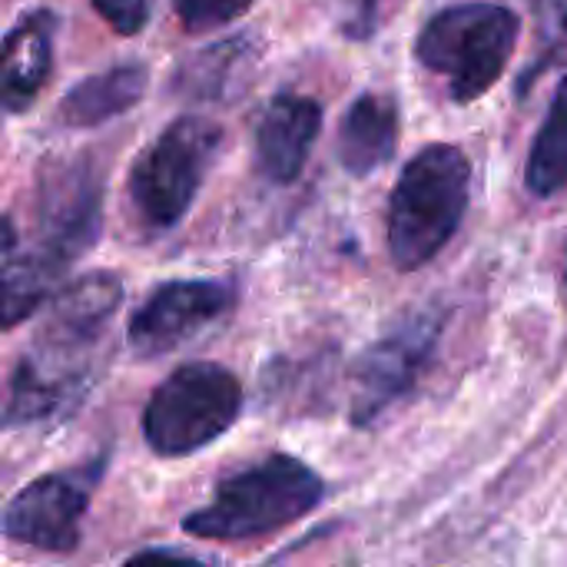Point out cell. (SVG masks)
Instances as JSON below:
<instances>
[{"label": "cell", "instance_id": "obj_24", "mask_svg": "<svg viewBox=\"0 0 567 567\" xmlns=\"http://www.w3.org/2000/svg\"><path fill=\"white\" fill-rule=\"evenodd\" d=\"M13 243H17V233H13L10 219H0V256H3V252H10V249H13Z\"/></svg>", "mask_w": 567, "mask_h": 567}, {"label": "cell", "instance_id": "obj_17", "mask_svg": "<svg viewBox=\"0 0 567 567\" xmlns=\"http://www.w3.org/2000/svg\"><path fill=\"white\" fill-rule=\"evenodd\" d=\"M525 186L542 199L561 193L567 186V76L561 80V86L548 106V116L532 143L528 166H525Z\"/></svg>", "mask_w": 567, "mask_h": 567}, {"label": "cell", "instance_id": "obj_25", "mask_svg": "<svg viewBox=\"0 0 567 567\" xmlns=\"http://www.w3.org/2000/svg\"><path fill=\"white\" fill-rule=\"evenodd\" d=\"M561 282H565V289H567V246H565V256H561Z\"/></svg>", "mask_w": 567, "mask_h": 567}, {"label": "cell", "instance_id": "obj_20", "mask_svg": "<svg viewBox=\"0 0 567 567\" xmlns=\"http://www.w3.org/2000/svg\"><path fill=\"white\" fill-rule=\"evenodd\" d=\"M90 3L123 37L140 33L150 23V10H153V0H90Z\"/></svg>", "mask_w": 567, "mask_h": 567}, {"label": "cell", "instance_id": "obj_16", "mask_svg": "<svg viewBox=\"0 0 567 567\" xmlns=\"http://www.w3.org/2000/svg\"><path fill=\"white\" fill-rule=\"evenodd\" d=\"M63 272L66 262L43 249L0 262V332L27 322L40 306H47Z\"/></svg>", "mask_w": 567, "mask_h": 567}, {"label": "cell", "instance_id": "obj_8", "mask_svg": "<svg viewBox=\"0 0 567 567\" xmlns=\"http://www.w3.org/2000/svg\"><path fill=\"white\" fill-rule=\"evenodd\" d=\"M96 478H100V465L53 472V475L30 482L7 505L3 522H0L3 535L37 551L70 555L80 545L83 518H86Z\"/></svg>", "mask_w": 567, "mask_h": 567}, {"label": "cell", "instance_id": "obj_12", "mask_svg": "<svg viewBox=\"0 0 567 567\" xmlns=\"http://www.w3.org/2000/svg\"><path fill=\"white\" fill-rule=\"evenodd\" d=\"M322 130V106L312 96L279 93L256 123V166L272 183H292L309 163Z\"/></svg>", "mask_w": 567, "mask_h": 567}, {"label": "cell", "instance_id": "obj_14", "mask_svg": "<svg viewBox=\"0 0 567 567\" xmlns=\"http://www.w3.org/2000/svg\"><path fill=\"white\" fill-rule=\"evenodd\" d=\"M399 146V106L392 96L362 93L339 123V163L352 176H372L395 156Z\"/></svg>", "mask_w": 567, "mask_h": 567}, {"label": "cell", "instance_id": "obj_4", "mask_svg": "<svg viewBox=\"0 0 567 567\" xmlns=\"http://www.w3.org/2000/svg\"><path fill=\"white\" fill-rule=\"evenodd\" d=\"M243 412L239 379L216 362H186L143 409V439L159 458L193 455L223 439Z\"/></svg>", "mask_w": 567, "mask_h": 567}, {"label": "cell", "instance_id": "obj_23", "mask_svg": "<svg viewBox=\"0 0 567 567\" xmlns=\"http://www.w3.org/2000/svg\"><path fill=\"white\" fill-rule=\"evenodd\" d=\"M123 567H209L206 561L193 558V555H183V551H169V548H150V551H140L133 558H126Z\"/></svg>", "mask_w": 567, "mask_h": 567}, {"label": "cell", "instance_id": "obj_15", "mask_svg": "<svg viewBox=\"0 0 567 567\" xmlns=\"http://www.w3.org/2000/svg\"><path fill=\"white\" fill-rule=\"evenodd\" d=\"M150 83V70L143 63H120L110 66L103 73L86 76L83 83H76L63 100H60V123L76 126V130H90L100 126L106 120H116L120 113L133 110Z\"/></svg>", "mask_w": 567, "mask_h": 567}, {"label": "cell", "instance_id": "obj_1", "mask_svg": "<svg viewBox=\"0 0 567 567\" xmlns=\"http://www.w3.org/2000/svg\"><path fill=\"white\" fill-rule=\"evenodd\" d=\"M326 498V482L296 455H269L219 482L209 505L183 518V532L206 542H252L276 535Z\"/></svg>", "mask_w": 567, "mask_h": 567}, {"label": "cell", "instance_id": "obj_10", "mask_svg": "<svg viewBox=\"0 0 567 567\" xmlns=\"http://www.w3.org/2000/svg\"><path fill=\"white\" fill-rule=\"evenodd\" d=\"M90 379H93L90 362H80V359L73 362L66 355L33 346L10 375L7 399L0 405V422L7 429L47 422L66 412L70 405H76L83 392L90 389Z\"/></svg>", "mask_w": 567, "mask_h": 567}, {"label": "cell", "instance_id": "obj_3", "mask_svg": "<svg viewBox=\"0 0 567 567\" xmlns=\"http://www.w3.org/2000/svg\"><path fill=\"white\" fill-rule=\"evenodd\" d=\"M518 17L502 3H455L429 17L419 30L415 56L449 80L455 103L482 100L512 63Z\"/></svg>", "mask_w": 567, "mask_h": 567}, {"label": "cell", "instance_id": "obj_2", "mask_svg": "<svg viewBox=\"0 0 567 567\" xmlns=\"http://www.w3.org/2000/svg\"><path fill=\"white\" fill-rule=\"evenodd\" d=\"M472 193V163L452 143H432L402 169L389 199V256L395 269L429 266L458 233Z\"/></svg>", "mask_w": 567, "mask_h": 567}, {"label": "cell", "instance_id": "obj_21", "mask_svg": "<svg viewBox=\"0 0 567 567\" xmlns=\"http://www.w3.org/2000/svg\"><path fill=\"white\" fill-rule=\"evenodd\" d=\"M542 43L558 53L567 43V0H528Z\"/></svg>", "mask_w": 567, "mask_h": 567}, {"label": "cell", "instance_id": "obj_19", "mask_svg": "<svg viewBox=\"0 0 567 567\" xmlns=\"http://www.w3.org/2000/svg\"><path fill=\"white\" fill-rule=\"evenodd\" d=\"M249 7L252 0H173V10L189 33H206L223 23H233Z\"/></svg>", "mask_w": 567, "mask_h": 567}, {"label": "cell", "instance_id": "obj_13", "mask_svg": "<svg viewBox=\"0 0 567 567\" xmlns=\"http://www.w3.org/2000/svg\"><path fill=\"white\" fill-rule=\"evenodd\" d=\"M53 33L56 17L50 10H33L20 17L3 37H0V106L3 110H27L53 63Z\"/></svg>", "mask_w": 567, "mask_h": 567}, {"label": "cell", "instance_id": "obj_9", "mask_svg": "<svg viewBox=\"0 0 567 567\" xmlns=\"http://www.w3.org/2000/svg\"><path fill=\"white\" fill-rule=\"evenodd\" d=\"M236 302V289L216 279H169L159 282L133 312L126 342L136 355L153 359L179 349L206 326L219 322Z\"/></svg>", "mask_w": 567, "mask_h": 567}, {"label": "cell", "instance_id": "obj_6", "mask_svg": "<svg viewBox=\"0 0 567 567\" xmlns=\"http://www.w3.org/2000/svg\"><path fill=\"white\" fill-rule=\"evenodd\" d=\"M445 332V316L429 306L405 312L382 339H375L352 369V402L349 415L355 429H372L399 402H405L425 379L439 339Z\"/></svg>", "mask_w": 567, "mask_h": 567}, {"label": "cell", "instance_id": "obj_11", "mask_svg": "<svg viewBox=\"0 0 567 567\" xmlns=\"http://www.w3.org/2000/svg\"><path fill=\"white\" fill-rule=\"evenodd\" d=\"M120 302H123L120 276L86 272L53 296L50 312H47L33 346L66 352V355H80V359H93V349L103 339Z\"/></svg>", "mask_w": 567, "mask_h": 567}, {"label": "cell", "instance_id": "obj_7", "mask_svg": "<svg viewBox=\"0 0 567 567\" xmlns=\"http://www.w3.org/2000/svg\"><path fill=\"white\" fill-rule=\"evenodd\" d=\"M103 223V173L93 156L47 159L37 186V226L40 249L60 262L83 256Z\"/></svg>", "mask_w": 567, "mask_h": 567}, {"label": "cell", "instance_id": "obj_18", "mask_svg": "<svg viewBox=\"0 0 567 567\" xmlns=\"http://www.w3.org/2000/svg\"><path fill=\"white\" fill-rule=\"evenodd\" d=\"M249 56V43L246 40H223V43H213L206 47L199 56H193L173 80L176 93L183 96H223L226 93V83L233 80V73L243 70Z\"/></svg>", "mask_w": 567, "mask_h": 567}, {"label": "cell", "instance_id": "obj_5", "mask_svg": "<svg viewBox=\"0 0 567 567\" xmlns=\"http://www.w3.org/2000/svg\"><path fill=\"white\" fill-rule=\"evenodd\" d=\"M223 133L206 116L173 120L133 163L130 203L143 226L173 229L193 206Z\"/></svg>", "mask_w": 567, "mask_h": 567}, {"label": "cell", "instance_id": "obj_22", "mask_svg": "<svg viewBox=\"0 0 567 567\" xmlns=\"http://www.w3.org/2000/svg\"><path fill=\"white\" fill-rule=\"evenodd\" d=\"M379 0H342V30L349 37H369L375 30Z\"/></svg>", "mask_w": 567, "mask_h": 567}]
</instances>
